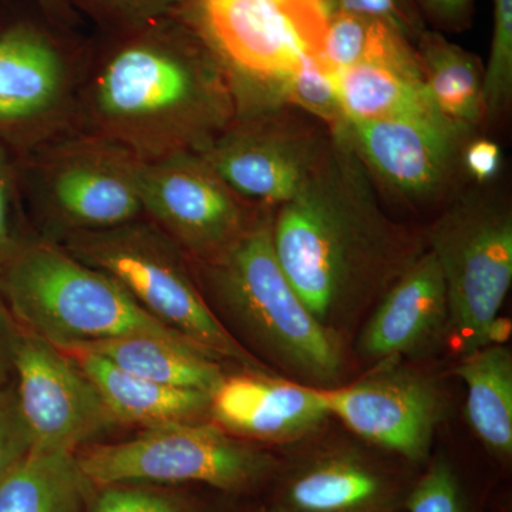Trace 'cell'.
Returning a JSON list of instances; mask_svg holds the SVG:
<instances>
[{
	"instance_id": "cell-8",
	"label": "cell",
	"mask_w": 512,
	"mask_h": 512,
	"mask_svg": "<svg viewBox=\"0 0 512 512\" xmlns=\"http://www.w3.org/2000/svg\"><path fill=\"white\" fill-rule=\"evenodd\" d=\"M330 12L329 0H190L178 10L228 67L239 110L282 104L279 83L322 55Z\"/></svg>"
},
{
	"instance_id": "cell-19",
	"label": "cell",
	"mask_w": 512,
	"mask_h": 512,
	"mask_svg": "<svg viewBox=\"0 0 512 512\" xmlns=\"http://www.w3.org/2000/svg\"><path fill=\"white\" fill-rule=\"evenodd\" d=\"M59 350L96 387L117 424H130L151 430L173 424L195 423L205 413H210L211 394L165 386L131 375L104 357L87 350Z\"/></svg>"
},
{
	"instance_id": "cell-4",
	"label": "cell",
	"mask_w": 512,
	"mask_h": 512,
	"mask_svg": "<svg viewBox=\"0 0 512 512\" xmlns=\"http://www.w3.org/2000/svg\"><path fill=\"white\" fill-rule=\"evenodd\" d=\"M0 295L28 332L57 349L131 335L191 343L111 276L46 239H32L3 269Z\"/></svg>"
},
{
	"instance_id": "cell-2",
	"label": "cell",
	"mask_w": 512,
	"mask_h": 512,
	"mask_svg": "<svg viewBox=\"0 0 512 512\" xmlns=\"http://www.w3.org/2000/svg\"><path fill=\"white\" fill-rule=\"evenodd\" d=\"M318 171L275 208L272 245L306 308L342 336L421 254L382 210L372 175L346 138L330 131Z\"/></svg>"
},
{
	"instance_id": "cell-20",
	"label": "cell",
	"mask_w": 512,
	"mask_h": 512,
	"mask_svg": "<svg viewBox=\"0 0 512 512\" xmlns=\"http://www.w3.org/2000/svg\"><path fill=\"white\" fill-rule=\"evenodd\" d=\"M336 80L345 121L439 116L424 87L414 49L393 59L357 63L336 73Z\"/></svg>"
},
{
	"instance_id": "cell-12",
	"label": "cell",
	"mask_w": 512,
	"mask_h": 512,
	"mask_svg": "<svg viewBox=\"0 0 512 512\" xmlns=\"http://www.w3.org/2000/svg\"><path fill=\"white\" fill-rule=\"evenodd\" d=\"M330 138L278 104L239 113L201 156L242 200L271 210L308 184Z\"/></svg>"
},
{
	"instance_id": "cell-18",
	"label": "cell",
	"mask_w": 512,
	"mask_h": 512,
	"mask_svg": "<svg viewBox=\"0 0 512 512\" xmlns=\"http://www.w3.org/2000/svg\"><path fill=\"white\" fill-rule=\"evenodd\" d=\"M448 320L446 285L427 248L377 301L360 330L357 353L380 363L416 355L448 333Z\"/></svg>"
},
{
	"instance_id": "cell-36",
	"label": "cell",
	"mask_w": 512,
	"mask_h": 512,
	"mask_svg": "<svg viewBox=\"0 0 512 512\" xmlns=\"http://www.w3.org/2000/svg\"><path fill=\"white\" fill-rule=\"evenodd\" d=\"M22 333L18 320L0 295V389L8 386L10 377L15 376L16 349Z\"/></svg>"
},
{
	"instance_id": "cell-15",
	"label": "cell",
	"mask_w": 512,
	"mask_h": 512,
	"mask_svg": "<svg viewBox=\"0 0 512 512\" xmlns=\"http://www.w3.org/2000/svg\"><path fill=\"white\" fill-rule=\"evenodd\" d=\"M15 376L32 450L74 453L117 424L79 367L62 350L28 330L16 349Z\"/></svg>"
},
{
	"instance_id": "cell-24",
	"label": "cell",
	"mask_w": 512,
	"mask_h": 512,
	"mask_svg": "<svg viewBox=\"0 0 512 512\" xmlns=\"http://www.w3.org/2000/svg\"><path fill=\"white\" fill-rule=\"evenodd\" d=\"M93 487L72 451L32 450L0 480V512H90Z\"/></svg>"
},
{
	"instance_id": "cell-25",
	"label": "cell",
	"mask_w": 512,
	"mask_h": 512,
	"mask_svg": "<svg viewBox=\"0 0 512 512\" xmlns=\"http://www.w3.org/2000/svg\"><path fill=\"white\" fill-rule=\"evenodd\" d=\"M413 43L383 20L333 10L322 42V57L335 70L369 60L392 59L412 49Z\"/></svg>"
},
{
	"instance_id": "cell-30",
	"label": "cell",
	"mask_w": 512,
	"mask_h": 512,
	"mask_svg": "<svg viewBox=\"0 0 512 512\" xmlns=\"http://www.w3.org/2000/svg\"><path fill=\"white\" fill-rule=\"evenodd\" d=\"M101 488L103 491L93 501L90 512H201L187 501L140 488L126 485Z\"/></svg>"
},
{
	"instance_id": "cell-7",
	"label": "cell",
	"mask_w": 512,
	"mask_h": 512,
	"mask_svg": "<svg viewBox=\"0 0 512 512\" xmlns=\"http://www.w3.org/2000/svg\"><path fill=\"white\" fill-rule=\"evenodd\" d=\"M140 158L104 138L70 131L19 157L26 210L60 244L79 232L144 220Z\"/></svg>"
},
{
	"instance_id": "cell-9",
	"label": "cell",
	"mask_w": 512,
	"mask_h": 512,
	"mask_svg": "<svg viewBox=\"0 0 512 512\" xmlns=\"http://www.w3.org/2000/svg\"><path fill=\"white\" fill-rule=\"evenodd\" d=\"M79 466L97 487L133 483L204 484L229 494L271 487L281 461L215 423L144 430L121 443L86 448Z\"/></svg>"
},
{
	"instance_id": "cell-28",
	"label": "cell",
	"mask_w": 512,
	"mask_h": 512,
	"mask_svg": "<svg viewBox=\"0 0 512 512\" xmlns=\"http://www.w3.org/2000/svg\"><path fill=\"white\" fill-rule=\"evenodd\" d=\"M25 224L19 156L0 144V274L35 239L26 232Z\"/></svg>"
},
{
	"instance_id": "cell-17",
	"label": "cell",
	"mask_w": 512,
	"mask_h": 512,
	"mask_svg": "<svg viewBox=\"0 0 512 512\" xmlns=\"http://www.w3.org/2000/svg\"><path fill=\"white\" fill-rule=\"evenodd\" d=\"M210 416L237 439L291 444L319 430L332 414L322 389L252 370L221 380L211 393Z\"/></svg>"
},
{
	"instance_id": "cell-32",
	"label": "cell",
	"mask_w": 512,
	"mask_h": 512,
	"mask_svg": "<svg viewBox=\"0 0 512 512\" xmlns=\"http://www.w3.org/2000/svg\"><path fill=\"white\" fill-rule=\"evenodd\" d=\"M32 451L15 389H0V480Z\"/></svg>"
},
{
	"instance_id": "cell-23",
	"label": "cell",
	"mask_w": 512,
	"mask_h": 512,
	"mask_svg": "<svg viewBox=\"0 0 512 512\" xmlns=\"http://www.w3.org/2000/svg\"><path fill=\"white\" fill-rule=\"evenodd\" d=\"M457 376L467 387V417L485 450L501 466L512 458V355L488 345L461 356Z\"/></svg>"
},
{
	"instance_id": "cell-38",
	"label": "cell",
	"mask_w": 512,
	"mask_h": 512,
	"mask_svg": "<svg viewBox=\"0 0 512 512\" xmlns=\"http://www.w3.org/2000/svg\"><path fill=\"white\" fill-rule=\"evenodd\" d=\"M511 335V320L505 318H495L487 330L485 343L488 345H504Z\"/></svg>"
},
{
	"instance_id": "cell-31",
	"label": "cell",
	"mask_w": 512,
	"mask_h": 512,
	"mask_svg": "<svg viewBox=\"0 0 512 512\" xmlns=\"http://www.w3.org/2000/svg\"><path fill=\"white\" fill-rule=\"evenodd\" d=\"M330 9L353 15L366 16L389 23L399 30L410 42L427 29L419 13L414 9L412 0H329Z\"/></svg>"
},
{
	"instance_id": "cell-26",
	"label": "cell",
	"mask_w": 512,
	"mask_h": 512,
	"mask_svg": "<svg viewBox=\"0 0 512 512\" xmlns=\"http://www.w3.org/2000/svg\"><path fill=\"white\" fill-rule=\"evenodd\" d=\"M424 466L410 490L404 512H484L481 494L456 461L439 456Z\"/></svg>"
},
{
	"instance_id": "cell-21",
	"label": "cell",
	"mask_w": 512,
	"mask_h": 512,
	"mask_svg": "<svg viewBox=\"0 0 512 512\" xmlns=\"http://www.w3.org/2000/svg\"><path fill=\"white\" fill-rule=\"evenodd\" d=\"M424 87L437 114L470 137L484 121V67L474 53L426 29L414 42Z\"/></svg>"
},
{
	"instance_id": "cell-6",
	"label": "cell",
	"mask_w": 512,
	"mask_h": 512,
	"mask_svg": "<svg viewBox=\"0 0 512 512\" xmlns=\"http://www.w3.org/2000/svg\"><path fill=\"white\" fill-rule=\"evenodd\" d=\"M57 245L111 276L144 311L192 345L218 360L264 369L212 312L187 256L146 218L104 231L79 232Z\"/></svg>"
},
{
	"instance_id": "cell-1",
	"label": "cell",
	"mask_w": 512,
	"mask_h": 512,
	"mask_svg": "<svg viewBox=\"0 0 512 512\" xmlns=\"http://www.w3.org/2000/svg\"><path fill=\"white\" fill-rule=\"evenodd\" d=\"M238 114L231 72L181 13L89 37L73 131L150 161L204 153Z\"/></svg>"
},
{
	"instance_id": "cell-5",
	"label": "cell",
	"mask_w": 512,
	"mask_h": 512,
	"mask_svg": "<svg viewBox=\"0 0 512 512\" xmlns=\"http://www.w3.org/2000/svg\"><path fill=\"white\" fill-rule=\"evenodd\" d=\"M89 37L33 0L0 23V144L18 156L74 130Z\"/></svg>"
},
{
	"instance_id": "cell-27",
	"label": "cell",
	"mask_w": 512,
	"mask_h": 512,
	"mask_svg": "<svg viewBox=\"0 0 512 512\" xmlns=\"http://www.w3.org/2000/svg\"><path fill=\"white\" fill-rule=\"evenodd\" d=\"M278 100L311 114L332 131L345 121L336 72L322 55L305 57L293 72L279 83Z\"/></svg>"
},
{
	"instance_id": "cell-14",
	"label": "cell",
	"mask_w": 512,
	"mask_h": 512,
	"mask_svg": "<svg viewBox=\"0 0 512 512\" xmlns=\"http://www.w3.org/2000/svg\"><path fill=\"white\" fill-rule=\"evenodd\" d=\"M346 444L299 454L271 484L278 512H404L419 471Z\"/></svg>"
},
{
	"instance_id": "cell-37",
	"label": "cell",
	"mask_w": 512,
	"mask_h": 512,
	"mask_svg": "<svg viewBox=\"0 0 512 512\" xmlns=\"http://www.w3.org/2000/svg\"><path fill=\"white\" fill-rule=\"evenodd\" d=\"M33 2L39 6L47 18L64 28L77 29L82 22V18L70 8L66 0H33Z\"/></svg>"
},
{
	"instance_id": "cell-16",
	"label": "cell",
	"mask_w": 512,
	"mask_h": 512,
	"mask_svg": "<svg viewBox=\"0 0 512 512\" xmlns=\"http://www.w3.org/2000/svg\"><path fill=\"white\" fill-rule=\"evenodd\" d=\"M332 131L346 138L372 178L409 202L439 200L464 170L468 137L439 116L346 120Z\"/></svg>"
},
{
	"instance_id": "cell-35",
	"label": "cell",
	"mask_w": 512,
	"mask_h": 512,
	"mask_svg": "<svg viewBox=\"0 0 512 512\" xmlns=\"http://www.w3.org/2000/svg\"><path fill=\"white\" fill-rule=\"evenodd\" d=\"M501 150L488 138H477L466 144L463 151V168L477 183L494 180L500 171Z\"/></svg>"
},
{
	"instance_id": "cell-39",
	"label": "cell",
	"mask_w": 512,
	"mask_h": 512,
	"mask_svg": "<svg viewBox=\"0 0 512 512\" xmlns=\"http://www.w3.org/2000/svg\"><path fill=\"white\" fill-rule=\"evenodd\" d=\"M251 512H278V511H275L274 508L271 507V505H264V507H259V508H256V510L254 511H251Z\"/></svg>"
},
{
	"instance_id": "cell-13",
	"label": "cell",
	"mask_w": 512,
	"mask_h": 512,
	"mask_svg": "<svg viewBox=\"0 0 512 512\" xmlns=\"http://www.w3.org/2000/svg\"><path fill=\"white\" fill-rule=\"evenodd\" d=\"M322 390L330 414L360 439L413 467L430 460L444 397L429 376L386 360L356 382Z\"/></svg>"
},
{
	"instance_id": "cell-10",
	"label": "cell",
	"mask_w": 512,
	"mask_h": 512,
	"mask_svg": "<svg viewBox=\"0 0 512 512\" xmlns=\"http://www.w3.org/2000/svg\"><path fill=\"white\" fill-rule=\"evenodd\" d=\"M446 285L448 333L461 356L487 346L512 281V210L507 195L474 191L448 205L429 232Z\"/></svg>"
},
{
	"instance_id": "cell-33",
	"label": "cell",
	"mask_w": 512,
	"mask_h": 512,
	"mask_svg": "<svg viewBox=\"0 0 512 512\" xmlns=\"http://www.w3.org/2000/svg\"><path fill=\"white\" fill-rule=\"evenodd\" d=\"M484 79L493 90L512 84V0H494V29Z\"/></svg>"
},
{
	"instance_id": "cell-3",
	"label": "cell",
	"mask_w": 512,
	"mask_h": 512,
	"mask_svg": "<svg viewBox=\"0 0 512 512\" xmlns=\"http://www.w3.org/2000/svg\"><path fill=\"white\" fill-rule=\"evenodd\" d=\"M269 210L225 254L191 264L212 312L256 360L295 382L330 389L345 367L343 338L325 328L289 284L272 245Z\"/></svg>"
},
{
	"instance_id": "cell-11",
	"label": "cell",
	"mask_w": 512,
	"mask_h": 512,
	"mask_svg": "<svg viewBox=\"0 0 512 512\" xmlns=\"http://www.w3.org/2000/svg\"><path fill=\"white\" fill-rule=\"evenodd\" d=\"M138 190L146 220L191 264L225 254L265 210L242 200L197 153L140 160Z\"/></svg>"
},
{
	"instance_id": "cell-34",
	"label": "cell",
	"mask_w": 512,
	"mask_h": 512,
	"mask_svg": "<svg viewBox=\"0 0 512 512\" xmlns=\"http://www.w3.org/2000/svg\"><path fill=\"white\" fill-rule=\"evenodd\" d=\"M424 25L441 33H460L470 28L474 0H412Z\"/></svg>"
},
{
	"instance_id": "cell-29",
	"label": "cell",
	"mask_w": 512,
	"mask_h": 512,
	"mask_svg": "<svg viewBox=\"0 0 512 512\" xmlns=\"http://www.w3.org/2000/svg\"><path fill=\"white\" fill-rule=\"evenodd\" d=\"M80 16L92 20L97 32L114 33L138 28L175 15L190 0H66Z\"/></svg>"
},
{
	"instance_id": "cell-22",
	"label": "cell",
	"mask_w": 512,
	"mask_h": 512,
	"mask_svg": "<svg viewBox=\"0 0 512 512\" xmlns=\"http://www.w3.org/2000/svg\"><path fill=\"white\" fill-rule=\"evenodd\" d=\"M73 348L104 357L131 375L180 389L211 394L225 377L217 357L184 340L131 335Z\"/></svg>"
}]
</instances>
